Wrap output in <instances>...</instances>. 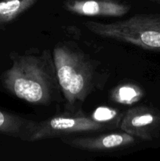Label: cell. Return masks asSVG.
Here are the masks:
<instances>
[{"mask_svg":"<svg viewBox=\"0 0 160 161\" xmlns=\"http://www.w3.org/2000/svg\"><path fill=\"white\" fill-rule=\"evenodd\" d=\"M35 125V121L0 109V134L2 135L28 142Z\"/></svg>","mask_w":160,"mask_h":161,"instance_id":"8","label":"cell"},{"mask_svg":"<svg viewBox=\"0 0 160 161\" xmlns=\"http://www.w3.org/2000/svg\"><path fill=\"white\" fill-rule=\"evenodd\" d=\"M38 0H2L0 1V25L11 23L32 7Z\"/></svg>","mask_w":160,"mask_h":161,"instance_id":"9","label":"cell"},{"mask_svg":"<svg viewBox=\"0 0 160 161\" xmlns=\"http://www.w3.org/2000/svg\"><path fill=\"white\" fill-rule=\"evenodd\" d=\"M144 97V91L139 86L133 83H124L115 86L111 91V100L118 104L131 105Z\"/></svg>","mask_w":160,"mask_h":161,"instance_id":"10","label":"cell"},{"mask_svg":"<svg viewBox=\"0 0 160 161\" xmlns=\"http://www.w3.org/2000/svg\"><path fill=\"white\" fill-rule=\"evenodd\" d=\"M12 66L2 76L11 94L34 105H49L61 98L53 54L49 50L10 53Z\"/></svg>","mask_w":160,"mask_h":161,"instance_id":"1","label":"cell"},{"mask_svg":"<svg viewBox=\"0 0 160 161\" xmlns=\"http://www.w3.org/2000/svg\"><path fill=\"white\" fill-rule=\"evenodd\" d=\"M53 58L66 108L69 111L75 110L78 104L106 83V75L100 71L99 63L73 42L58 43L53 49Z\"/></svg>","mask_w":160,"mask_h":161,"instance_id":"2","label":"cell"},{"mask_svg":"<svg viewBox=\"0 0 160 161\" xmlns=\"http://www.w3.org/2000/svg\"><path fill=\"white\" fill-rule=\"evenodd\" d=\"M119 127L135 138L151 141L160 133V112L147 106L133 107L122 116Z\"/></svg>","mask_w":160,"mask_h":161,"instance_id":"5","label":"cell"},{"mask_svg":"<svg viewBox=\"0 0 160 161\" xmlns=\"http://www.w3.org/2000/svg\"><path fill=\"white\" fill-rule=\"evenodd\" d=\"M64 6L78 15L106 17H122L131 8L121 0H66Z\"/></svg>","mask_w":160,"mask_h":161,"instance_id":"7","label":"cell"},{"mask_svg":"<svg viewBox=\"0 0 160 161\" xmlns=\"http://www.w3.org/2000/svg\"><path fill=\"white\" fill-rule=\"evenodd\" d=\"M117 115V112L111 108H99L94 112L92 115L93 118L99 122L104 123V124L111 125V119L115 118Z\"/></svg>","mask_w":160,"mask_h":161,"instance_id":"11","label":"cell"},{"mask_svg":"<svg viewBox=\"0 0 160 161\" xmlns=\"http://www.w3.org/2000/svg\"><path fill=\"white\" fill-rule=\"evenodd\" d=\"M61 140L72 147L89 152L114 150L131 146L136 142L135 137L124 131L112 132L97 136H67L61 138Z\"/></svg>","mask_w":160,"mask_h":161,"instance_id":"6","label":"cell"},{"mask_svg":"<svg viewBox=\"0 0 160 161\" xmlns=\"http://www.w3.org/2000/svg\"><path fill=\"white\" fill-rule=\"evenodd\" d=\"M85 26L101 37L133 44L143 49L160 50V15L136 14L114 22L88 20Z\"/></svg>","mask_w":160,"mask_h":161,"instance_id":"3","label":"cell"},{"mask_svg":"<svg viewBox=\"0 0 160 161\" xmlns=\"http://www.w3.org/2000/svg\"><path fill=\"white\" fill-rule=\"evenodd\" d=\"M155 1H160V0H155Z\"/></svg>","mask_w":160,"mask_h":161,"instance_id":"12","label":"cell"},{"mask_svg":"<svg viewBox=\"0 0 160 161\" xmlns=\"http://www.w3.org/2000/svg\"><path fill=\"white\" fill-rule=\"evenodd\" d=\"M111 128V125L99 122L80 110H73L55 115L45 120L36 122L29 142L63 138L86 132H97Z\"/></svg>","mask_w":160,"mask_h":161,"instance_id":"4","label":"cell"}]
</instances>
